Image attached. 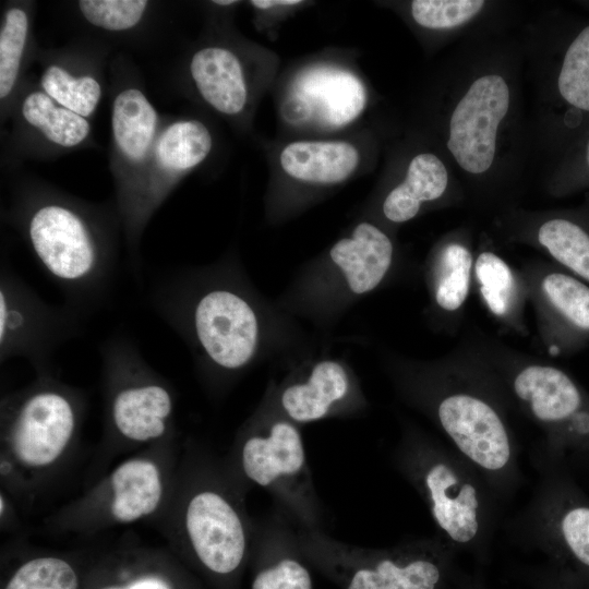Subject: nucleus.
I'll return each mask as SVG.
<instances>
[{
	"label": "nucleus",
	"instance_id": "1",
	"mask_svg": "<svg viewBox=\"0 0 589 589\" xmlns=\"http://www.w3.org/2000/svg\"><path fill=\"white\" fill-rule=\"evenodd\" d=\"M390 373L401 397L479 470L502 504L509 501L524 474L514 410L491 370L461 341L432 361H396Z\"/></svg>",
	"mask_w": 589,
	"mask_h": 589
},
{
	"label": "nucleus",
	"instance_id": "2",
	"mask_svg": "<svg viewBox=\"0 0 589 589\" xmlns=\"http://www.w3.org/2000/svg\"><path fill=\"white\" fill-rule=\"evenodd\" d=\"M248 491L226 461L187 450L158 520L173 554L224 588L233 585L251 556L255 520L245 508Z\"/></svg>",
	"mask_w": 589,
	"mask_h": 589
},
{
	"label": "nucleus",
	"instance_id": "3",
	"mask_svg": "<svg viewBox=\"0 0 589 589\" xmlns=\"http://www.w3.org/2000/svg\"><path fill=\"white\" fill-rule=\"evenodd\" d=\"M10 218L45 274L71 306L98 303L108 292L116 260V225L99 207L55 190L19 194Z\"/></svg>",
	"mask_w": 589,
	"mask_h": 589
},
{
	"label": "nucleus",
	"instance_id": "4",
	"mask_svg": "<svg viewBox=\"0 0 589 589\" xmlns=\"http://www.w3.org/2000/svg\"><path fill=\"white\" fill-rule=\"evenodd\" d=\"M392 462L423 501L438 536L485 564L502 502L479 470L411 423L402 426Z\"/></svg>",
	"mask_w": 589,
	"mask_h": 589
},
{
	"label": "nucleus",
	"instance_id": "5",
	"mask_svg": "<svg viewBox=\"0 0 589 589\" xmlns=\"http://www.w3.org/2000/svg\"><path fill=\"white\" fill-rule=\"evenodd\" d=\"M86 410L84 393L37 374L0 406L1 480L11 496L25 495L55 476L75 450Z\"/></svg>",
	"mask_w": 589,
	"mask_h": 589
},
{
	"label": "nucleus",
	"instance_id": "6",
	"mask_svg": "<svg viewBox=\"0 0 589 589\" xmlns=\"http://www.w3.org/2000/svg\"><path fill=\"white\" fill-rule=\"evenodd\" d=\"M462 341L491 370L515 412L543 434L540 450L564 459L589 450V393L563 368L481 332Z\"/></svg>",
	"mask_w": 589,
	"mask_h": 589
},
{
	"label": "nucleus",
	"instance_id": "7",
	"mask_svg": "<svg viewBox=\"0 0 589 589\" xmlns=\"http://www.w3.org/2000/svg\"><path fill=\"white\" fill-rule=\"evenodd\" d=\"M152 302L212 373L235 375L254 359L261 335L259 315L233 284L170 276L157 286Z\"/></svg>",
	"mask_w": 589,
	"mask_h": 589
},
{
	"label": "nucleus",
	"instance_id": "8",
	"mask_svg": "<svg viewBox=\"0 0 589 589\" xmlns=\"http://www.w3.org/2000/svg\"><path fill=\"white\" fill-rule=\"evenodd\" d=\"M175 437L123 459L81 496L50 515L51 531L92 536L113 527L158 521L175 492L180 459Z\"/></svg>",
	"mask_w": 589,
	"mask_h": 589
},
{
	"label": "nucleus",
	"instance_id": "9",
	"mask_svg": "<svg viewBox=\"0 0 589 589\" xmlns=\"http://www.w3.org/2000/svg\"><path fill=\"white\" fill-rule=\"evenodd\" d=\"M248 489L269 493L297 528L324 530V510L300 426L262 407L240 430L226 461Z\"/></svg>",
	"mask_w": 589,
	"mask_h": 589
},
{
	"label": "nucleus",
	"instance_id": "10",
	"mask_svg": "<svg viewBox=\"0 0 589 589\" xmlns=\"http://www.w3.org/2000/svg\"><path fill=\"white\" fill-rule=\"evenodd\" d=\"M306 560L336 578L344 589H446L457 577V551L441 536L390 548H362L324 530L296 527Z\"/></svg>",
	"mask_w": 589,
	"mask_h": 589
},
{
	"label": "nucleus",
	"instance_id": "11",
	"mask_svg": "<svg viewBox=\"0 0 589 589\" xmlns=\"http://www.w3.org/2000/svg\"><path fill=\"white\" fill-rule=\"evenodd\" d=\"M104 445L123 452L175 437L176 397L170 383L122 336L100 347Z\"/></svg>",
	"mask_w": 589,
	"mask_h": 589
},
{
	"label": "nucleus",
	"instance_id": "12",
	"mask_svg": "<svg viewBox=\"0 0 589 589\" xmlns=\"http://www.w3.org/2000/svg\"><path fill=\"white\" fill-rule=\"evenodd\" d=\"M564 459L538 450V480L508 532L527 549L544 554L552 568L589 589V501L566 472Z\"/></svg>",
	"mask_w": 589,
	"mask_h": 589
},
{
	"label": "nucleus",
	"instance_id": "13",
	"mask_svg": "<svg viewBox=\"0 0 589 589\" xmlns=\"http://www.w3.org/2000/svg\"><path fill=\"white\" fill-rule=\"evenodd\" d=\"M208 128L196 119H177L163 124L152 154L129 192L118 201L127 240L134 249L147 223L190 170L212 151Z\"/></svg>",
	"mask_w": 589,
	"mask_h": 589
},
{
	"label": "nucleus",
	"instance_id": "14",
	"mask_svg": "<svg viewBox=\"0 0 589 589\" xmlns=\"http://www.w3.org/2000/svg\"><path fill=\"white\" fill-rule=\"evenodd\" d=\"M81 329V311L40 299L10 268L0 276V359L26 358L37 374L51 372L53 350Z\"/></svg>",
	"mask_w": 589,
	"mask_h": 589
},
{
	"label": "nucleus",
	"instance_id": "15",
	"mask_svg": "<svg viewBox=\"0 0 589 589\" xmlns=\"http://www.w3.org/2000/svg\"><path fill=\"white\" fill-rule=\"evenodd\" d=\"M519 269L544 352L566 358L589 350V285L542 260L528 261Z\"/></svg>",
	"mask_w": 589,
	"mask_h": 589
},
{
	"label": "nucleus",
	"instance_id": "16",
	"mask_svg": "<svg viewBox=\"0 0 589 589\" xmlns=\"http://www.w3.org/2000/svg\"><path fill=\"white\" fill-rule=\"evenodd\" d=\"M510 104L506 80L496 73L477 77L449 119L447 147L465 171L486 172L495 158L496 134Z\"/></svg>",
	"mask_w": 589,
	"mask_h": 589
},
{
	"label": "nucleus",
	"instance_id": "17",
	"mask_svg": "<svg viewBox=\"0 0 589 589\" xmlns=\"http://www.w3.org/2000/svg\"><path fill=\"white\" fill-rule=\"evenodd\" d=\"M365 100L364 86L353 73L321 64L306 68L296 76L281 112L294 125L337 129L359 117Z\"/></svg>",
	"mask_w": 589,
	"mask_h": 589
},
{
	"label": "nucleus",
	"instance_id": "18",
	"mask_svg": "<svg viewBox=\"0 0 589 589\" xmlns=\"http://www.w3.org/2000/svg\"><path fill=\"white\" fill-rule=\"evenodd\" d=\"M364 405L352 375L336 360H322L275 388L263 407L297 425L348 413Z\"/></svg>",
	"mask_w": 589,
	"mask_h": 589
},
{
	"label": "nucleus",
	"instance_id": "19",
	"mask_svg": "<svg viewBox=\"0 0 589 589\" xmlns=\"http://www.w3.org/2000/svg\"><path fill=\"white\" fill-rule=\"evenodd\" d=\"M163 124L144 91L128 84L111 105V171L120 201L145 167Z\"/></svg>",
	"mask_w": 589,
	"mask_h": 589
},
{
	"label": "nucleus",
	"instance_id": "20",
	"mask_svg": "<svg viewBox=\"0 0 589 589\" xmlns=\"http://www.w3.org/2000/svg\"><path fill=\"white\" fill-rule=\"evenodd\" d=\"M474 252L464 235L440 242L424 266L429 316L433 327L456 336L461 329L472 290Z\"/></svg>",
	"mask_w": 589,
	"mask_h": 589
},
{
	"label": "nucleus",
	"instance_id": "21",
	"mask_svg": "<svg viewBox=\"0 0 589 589\" xmlns=\"http://www.w3.org/2000/svg\"><path fill=\"white\" fill-rule=\"evenodd\" d=\"M85 589H191L175 554L152 548L116 550L91 565Z\"/></svg>",
	"mask_w": 589,
	"mask_h": 589
},
{
	"label": "nucleus",
	"instance_id": "22",
	"mask_svg": "<svg viewBox=\"0 0 589 589\" xmlns=\"http://www.w3.org/2000/svg\"><path fill=\"white\" fill-rule=\"evenodd\" d=\"M251 556L256 562L251 589H313L296 526L279 509L255 520Z\"/></svg>",
	"mask_w": 589,
	"mask_h": 589
},
{
	"label": "nucleus",
	"instance_id": "23",
	"mask_svg": "<svg viewBox=\"0 0 589 589\" xmlns=\"http://www.w3.org/2000/svg\"><path fill=\"white\" fill-rule=\"evenodd\" d=\"M472 290L498 327L518 337H528L526 308L529 294L519 268L494 250L484 247L474 253Z\"/></svg>",
	"mask_w": 589,
	"mask_h": 589
},
{
	"label": "nucleus",
	"instance_id": "24",
	"mask_svg": "<svg viewBox=\"0 0 589 589\" xmlns=\"http://www.w3.org/2000/svg\"><path fill=\"white\" fill-rule=\"evenodd\" d=\"M517 239L533 244L550 262L589 285V205L529 220Z\"/></svg>",
	"mask_w": 589,
	"mask_h": 589
},
{
	"label": "nucleus",
	"instance_id": "25",
	"mask_svg": "<svg viewBox=\"0 0 589 589\" xmlns=\"http://www.w3.org/2000/svg\"><path fill=\"white\" fill-rule=\"evenodd\" d=\"M329 256L354 294L373 291L394 268L395 249L390 238L370 223L359 224L351 236L336 242Z\"/></svg>",
	"mask_w": 589,
	"mask_h": 589
},
{
	"label": "nucleus",
	"instance_id": "26",
	"mask_svg": "<svg viewBox=\"0 0 589 589\" xmlns=\"http://www.w3.org/2000/svg\"><path fill=\"white\" fill-rule=\"evenodd\" d=\"M189 74L203 100L216 111L237 116L248 103V84L239 57L224 46H206L193 53Z\"/></svg>",
	"mask_w": 589,
	"mask_h": 589
},
{
	"label": "nucleus",
	"instance_id": "27",
	"mask_svg": "<svg viewBox=\"0 0 589 589\" xmlns=\"http://www.w3.org/2000/svg\"><path fill=\"white\" fill-rule=\"evenodd\" d=\"M17 116L27 133L52 148H75L91 135L88 119L61 106L40 88L29 89L23 95Z\"/></svg>",
	"mask_w": 589,
	"mask_h": 589
},
{
	"label": "nucleus",
	"instance_id": "28",
	"mask_svg": "<svg viewBox=\"0 0 589 589\" xmlns=\"http://www.w3.org/2000/svg\"><path fill=\"white\" fill-rule=\"evenodd\" d=\"M357 148L341 141H298L280 154V165L290 177L312 183H337L357 168Z\"/></svg>",
	"mask_w": 589,
	"mask_h": 589
},
{
	"label": "nucleus",
	"instance_id": "29",
	"mask_svg": "<svg viewBox=\"0 0 589 589\" xmlns=\"http://www.w3.org/2000/svg\"><path fill=\"white\" fill-rule=\"evenodd\" d=\"M448 187V172L442 160L431 153L412 158L405 180L392 189L383 201L384 217L395 224L414 218L424 204L442 199Z\"/></svg>",
	"mask_w": 589,
	"mask_h": 589
},
{
	"label": "nucleus",
	"instance_id": "30",
	"mask_svg": "<svg viewBox=\"0 0 589 589\" xmlns=\"http://www.w3.org/2000/svg\"><path fill=\"white\" fill-rule=\"evenodd\" d=\"M89 568L72 554L33 552L9 569L1 589H85Z\"/></svg>",
	"mask_w": 589,
	"mask_h": 589
},
{
	"label": "nucleus",
	"instance_id": "31",
	"mask_svg": "<svg viewBox=\"0 0 589 589\" xmlns=\"http://www.w3.org/2000/svg\"><path fill=\"white\" fill-rule=\"evenodd\" d=\"M555 87L566 108L569 131L586 129L585 123L589 121V22L574 29L565 44Z\"/></svg>",
	"mask_w": 589,
	"mask_h": 589
},
{
	"label": "nucleus",
	"instance_id": "32",
	"mask_svg": "<svg viewBox=\"0 0 589 589\" xmlns=\"http://www.w3.org/2000/svg\"><path fill=\"white\" fill-rule=\"evenodd\" d=\"M39 88L86 119L94 115L103 96L101 82L95 71L64 59L50 60L44 65Z\"/></svg>",
	"mask_w": 589,
	"mask_h": 589
},
{
	"label": "nucleus",
	"instance_id": "33",
	"mask_svg": "<svg viewBox=\"0 0 589 589\" xmlns=\"http://www.w3.org/2000/svg\"><path fill=\"white\" fill-rule=\"evenodd\" d=\"M32 35L31 5L13 2L0 24V100L2 109L19 85Z\"/></svg>",
	"mask_w": 589,
	"mask_h": 589
},
{
	"label": "nucleus",
	"instance_id": "34",
	"mask_svg": "<svg viewBox=\"0 0 589 589\" xmlns=\"http://www.w3.org/2000/svg\"><path fill=\"white\" fill-rule=\"evenodd\" d=\"M146 0H81L77 8L94 27L109 32H125L136 27L148 10Z\"/></svg>",
	"mask_w": 589,
	"mask_h": 589
},
{
	"label": "nucleus",
	"instance_id": "35",
	"mask_svg": "<svg viewBox=\"0 0 589 589\" xmlns=\"http://www.w3.org/2000/svg\"><path fill=\"white\" fill-rule=\"evenodd\" d=\"M483 5L480 0H416L411 2V14L425 28L445 29L473 19Z\"/></svg>",
	"mask_w": 589,
	"mask_h": 589
},
{
	"label": "nucleus",
	"instance_id": "36",
	"mask_svg": "<svg viewBox=\"0 0 589 589\" xmlns=\"http://www.w3.org/2000/svg\"><path fill=\"white\" fill-rule=\"evenodd\" d=\"M589 185V130L582 139L577 157H573L568 178L562 181L558 189L562 193L575 191Z\"/></svg>",
	"mask_w": 589,
	"mask_h": 589
},
{
	"label": "nucleus",
	"instance_id": "37",
	"mask_svg": "<svg viewBox=\"0 0 589 589\" xmlns=\"http://www.w3.org/2000/svg\"><path fill=\"white\" fill-rule=\"evenodd\" d=\"M525 578L533 589H580L548 564L528 569Z\"/></svg>",
	"mask_w": 589,
	"mask_h": 589
},
{
	"label": "nucleus",
	"instance_id": "38",
	"mask_svg": "<svg viewBox=\"0 0 589 589\" xmlns=\"http://www.w3.org/2000/svg\"><path fill=\"white\" fill-rule=\"evenodd\" d=\"M458 589H489L484 584L480 573L474 574H457L455 579Z\"/></svg>",
	"mask_w": 589,
	"mask_h": 589
},
{
	"label": "nucleus",
	"instance_id": "39",
	"mask_svg": "<svg viewBox=\"0 0 589 589\" xmlns=\"http://www.w3.org/2000/svg\"><path fill=\"white\" fill-rule=\"evenodd\" d=\"M253 7L261 9V10H267L276 7H286V5H296L301 3L299 0H252L250 2Z\"/></svg>",
	"mask_w": 589,
	"mask_h": 589
},
{
	"label": "nucleus",
	"instance_id": "40",
	"mask_svg": "<svg viewBox=\"0 0 589 589\" xmlns=\"http://www.w3.org/2000/svg\"><path fill=\"white\" fill-rule=\"evenodd\" d=\"M213 3H215L217 5L226 7V5H232V4L237 3V1H233V0H216V1H213Z\"/></svg>",
	"mask_w": 589,
	"mask_h": 589
}]
</instances>
